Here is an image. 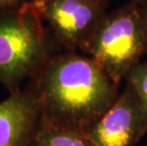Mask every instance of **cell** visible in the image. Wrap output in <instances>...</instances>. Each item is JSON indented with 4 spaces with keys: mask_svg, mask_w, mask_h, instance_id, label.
Returning <instances> with one entry per match:
<instances>
[{
    "mask_svg": "<svg viewBox=\"0 0 147 146\" xmlns=\"http://www.w3.org/2000/svg\"><path fill=\"white\" fill-rule=\"evenodd\" d=\"M30 146H96L86 131L52 123L41 117Z\"/></svg>",
    "mask_w": 147,
    "mask_h": 146,
    "instance_id": "obj_7",
    "label": "cell"
},
{
    "mask_svg": "<svg viewBox=\"0 0 147 146\" xmlns=\"http://www.w3.org/2000/svg\"><path fill=\"white\" fill-rule=\"evenodd\" d=\"M42 117L41 105L29 88L0 102V146H30Z\"/></svg>",
    "mask_w": 147,
    "mask_h": 146,
    "instance_id": "obj_6",
    "label": "cell"
},
{
    "mask_svg": "<svg viewBox=\"0 0 147 146\" xmlns=\"http://www.w3.org/2000/svg\"><path fill=\"white\" fill-rule=\"evenodd\" d=\"M146 0H131V2H134V3H137V4H140V3L144 2Z\"/></svg>",
    "mask_w": 147,
    "mask_h": 146,
    "instance_id": "obj_11",
    "label": "cell"
},
{
    "mask_svg": "<svg viewBox=\"0 0 147 146\" xmlns=\"http://www.w3.org/2000/svg\"><path fill=\"white\" fill-rule=\"evenodd\" d=\"M115 83L89 56L56 52L30 79L28 88L52 123L88 131L120 95Z\"/></svg>",
    "mask_w": 147,
    "mask_h": 146,
    "instance_id": "obj_1",
    "label": "cell"
},
{
    "mask_svg": "<svg viewBox=\"0 0 147 146\" xmlns=\"http://www.w3.org/2000/svg\"><path fill=\"white\" fill-rule=\"evenodd\" d=\"M138 5L140 6V13H142L143 28H144V32H145V37H146V48H147V0Z\"/></svg>",
    "mask_w": 147,
    "mask_h": 146,
    "instance_id": "obj_10",
    "label": "cell"
},
{
    "mask_svg": "<svg viewBox=\"0 0 147 146\" xmlns=\"http://www.w3.org/2000/svg\"><path fill=\"white\" fill-rule=\"evenodd\" d=\"M59 46L32 0L0 10V83L10 94L21 90Z\"/></svg>",
    "mask_w": 147,
    "mask_h": 146,
    "instance_id": "obj_2",
    "label": "cell"
},
{
    "mask_svg": "<svg viewBox=\"0 0 147 146\" xmlns=\"http://www.w3.org/2000/svg\"><path fill=\"white\" fill-rule=\"evenodd\" d=\"M59 46L83 50L107 14L108 0H32Z\"/></svg>",
    "mask_w": 147,
    "mask_h": 146,
    "instance_id": "obj_4",
    "label": "cell"
},
{
    "mask_svg": "<svg viewBox=\"0 0 147 146\" xmlns=\"http://www.w3.org/2000/svg\"><path fill=\"white\" fill-rule=\"evenodd\" d=\"M125 80L126 85L135 93L147 117V61L137 65Z\"/></svg>",
    "mask_w": 147,
    "mask_h": 146,
    "instance_id": "obj_8",
    "label": "cell"
},
{
    "mask_svg": "<svg viewBox=\"0 0 147 146\" xmlns=\"http://www.w3.org/2000/svg\"><path fill=\"white\" fill-rule=\"evenodd\" d=\"M87 133L96 146L137 145L147 133V117L129 86Z\"/></svg>",
    "mask_w": 147,
    "mask_h": 146,
    "instance_id": "obj_5",
    "label": "cell"
},
{
    "mask_svg": "<svg viewBox=\"0 0 147 146\" xmlns=\"http://www.w3.org/2000/svg\"><path fill=\"white\" fill-rule=\"evenodd\" d=\"M82 51L120 85L147 53L140 6L130 2L107 12Z\"/></svg>",
    "mask_w": 147,
    "mask_h": 146,
    "instance_id": "obj_3",
    "label": "cell"
},
{
    "mask_svg": "<svg viewBox=\"0 0 147 146\" xmlns=\"http://www.w3.org/2000/svg\"><path fill=\"white\" fill-rule=\"evenodd\" d=\"M27 1L28 0H0V10L17 7Z\"/></svg>",
    "mask_w": 147,
    "mask_h": 146,
    "instance_id": "obj_9",
    "label": "cell"
}]
</instances>
